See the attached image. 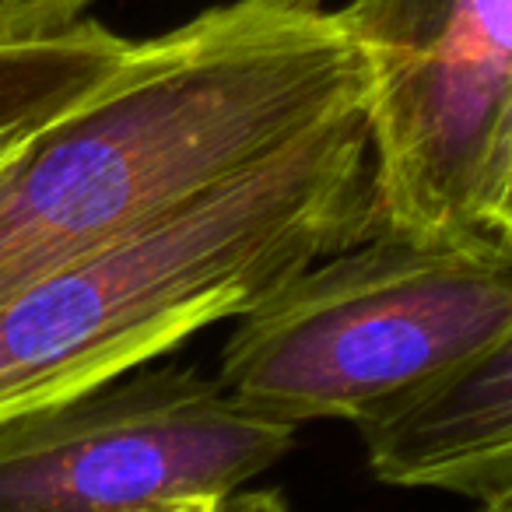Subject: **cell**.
I'll return each instance as SVG.
<instances>
[{
    "label": "cell",
    "mask_w": 512,
    "mask_h": 512,
    "mask_svg": "<svg viewBox=\"0 0 512 512\" xmlns=\"http://www.w3.org/2000/svg\"><path fill=\"white\" fill-rule=\"evenodd\" d=\"M365 106L327 0H225L151 39L0 179V302Z\"/></svg>",
    "instance_id": "1"
},
{
    "label": "cell",
    "mask_w": 512,
    "mask_h": 512,
    "mask_svg": "<svg viewBox=\"0 0 512 512\" xmlns=\"http://www.w3.org/2000/svg\"><path fill=\"white\" fill-rule=\"evenodd\" d=\"M365 106L0 302V425L176 351L365 239Z\"/></svg>",
    "instance_id": "2"
},
{
    "label": "cell",
    "mask_w": 512,
    "mask_h": 512,
    "mask_svg": "<svg viewBox=\"0 0 512 512\" xmlns=\"http://www.w3.org/2000/svg\"><path fill=\"white\" fill-rule=\"evenodd\" d=\"M502 337H512V253L369 235L242 313L218 383L292 428L358 421Z\"/></svg>",
    "instance_id": "3"
},
{
    "label": "cell",
    "mask_w": 512,
    "mask_h": 512,
    "mask_svg": "<svg viewBox=\"0 0 512 512\" xmlns=\"http://www.w3.org/2000/svg\"><path fill=\"white\" fill-rule=\"evenodd\" d=\"M337 18L365 67V239L512 253V0H348Z\"/></svg>",
    "instance_id": "4"
},
{
    "label": "cell",
    "mask_w": 512,
    "mask_h": 512,
    "mask_svg": "<svg viewBox=\"0 0 512 512\" xmlns=\"http://www.w3.org/2000/svg\"><path fill=\"white\" fill-rule=\"evenodd\" d=\"M295 428L193 365H141L0 425V512L218 502L285 460Z\"/></svg>",
    "instance_id": "5"
},
{
    "label": "cell",
    "mask_w": 512,
    "mask_h": 512,
    "mask_svg": "<svg viewBox=\"0 0 512 512\" xmlns=\"http://www.w3.org/2000/svg\"><path fill=\"white\" fill-rule=\"evenodd\" d=\"M355 425L379 481L512 502V337L390 393Z\"/></svg>",
    "instance_id": "6"
},
{
    "label": "cell",
    "mask_w": 512,
    "mask_h": 512,
    "mask_svg": "<svg viewBox=\"0 0 512 512\" xmlns=\"http://www.w3.org/2000/svg\"><path fill=\"white\" fill-rule=\"evenodd\" d=\"M134 50V39L95 18L57 32L0 39V134L46 120L102 85Z\"/></svg>",
    "instance_id": "7"
},
{
    "label": "cell",
    "mask_w": 512,
    "mask_h": 512,
    "mask_svg": "<svg viewBox=\"0 0 512 512\" xmlns=\"http://www.w3.org/2000/svg\"><path fill=\"white\" fill-rule=\"evenodd\" d=\"M67 29L43 8L29 4V0H0V39L11 36H36V32H57Z\"/></svg>",
    "instance_id": "8"
},
{
    "label": "cell",
    "mask_w": 512,
    "mask_h": 512,
    "mask_svg": "<svg viewBox=\"0 0 512 512\" xmlns=\"http://www.w3.org/2000/svg\"><path fill=\"white\" fill-rule=\"evenodd\" d=\"M78 106V102H74ZM67 113V109H64ZM64 113H57V116H64ZM57 116H46V120H32V123H22V127H15V130H4L0 134V179L8 176L11 169H15L18 162H22V155L25 151L36 144V137L43 134L46 127H50Z\"/></svg>",
    "instance_id": "9"
},
{
    "label": "cell",
    "mask_w": 512,
    "mask_h": 512,
    "mask_svg": "<svg viewBox=\"0 0 512 512\" xmlns=\"http://www.w3.org/2000/svg\"><path fill=\"white\" fill-rule=\"evenodd\" d=\"M211 512H288L285 498L278 495V491H232V495L218 498V502L211 505Z\"/></svg>",
    "instance_id": "10"
},
{
    "label": "cell",
    "mask_w": 512,
    "mask_h": 512,
    "mask_svg": "<svg viewBox=\"0 0 512 512\" xmlns=\"http://www.w3.org/2000/svg\"><path fill=\"white\" fill-rule=\"evenodd\" d=\"M29 4L43 8L46 15H53L57 22L74 25V22H81V18H88V11H92L95 0H29Z\"/></svg>",
    "instance_id": "11"
},
{
    "label": "cell",
    "mask_w": 512,
    "mask_h": 512,
    "mask_svg": "<svg viewBox=\"0 0 512 512\" xmlns=\"http://www.w3.org/2000/svg\"><path fill=\"white\" fill-rule=\"evenodd\" d=\"M214 502H176V505H158V509L148 512H211Z\"/></svg>",
    "instance_id": "12"
},
{
    "label": "cell",
    "mask_w": 512,
    "mask_h": 512,
    "mask_svg": "<svg viewBox=\"0 0 512 512\" xmlns=\"http://www.w3.org/2000/svg\"><path fill=\"white\" fill-rule=\"evenodd\" d=\"M477 512H512V502H491V505H477Z\"/></svg>",
    "instance_id": "13"
}]
</instances>
